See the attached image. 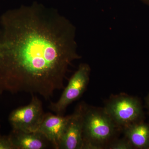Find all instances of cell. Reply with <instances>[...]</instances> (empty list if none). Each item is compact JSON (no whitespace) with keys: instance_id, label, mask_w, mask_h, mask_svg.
I'll return each mask as SVG.
<instances>
[{"instance_id":"obj_14","label":"cell","mask_w":149,"mask_h":149,"mask_svg":"<svg viewBox=\"0 0 149 149\" xmlns=\"http://www.w3.org/2000/svg\"><path fill=\"white\" fill-rule=\"evenodd\" d=\"M148 149H149V146L148 148Z\"/></svg>"},{"instance_id":"obj_11","label":"cell","mask_w":149,"mask_h":149,"mask_svg":"<svg viewBox=\"0 0 149 149\" xmlns=\"http://www.w3.org/2000/svg\"><path fill=\"white\" fill-rule=\"evenodd\" d=\"M0 149H15L9 136L0 134Z\"/></svg>"},{"instance_id":"obj_3","label":"cell","mask_w":149,"mask_h":149,"mask_svg":"<svg viewBox=\"0 0 149 149\" xmlns=\"http://www.w3.org/2000/svg\"><path fill=\"white\" fill-rule=\"evenodd\" d=\"M118 128H123L141 121L143 111L139 99L121 95L107 102L103 109Z\"/></svg>"},{"instance_id":"obj_2","label":"cell","mask_w":149,"mask_h":149,"mask_svg":"<svg viewBox=\"0 0 149 149\" xmlns=\"http://www.w3.org/2000/svg\"><path fill=\"white\" fill-rule=\"evenodd\" d=\"M118 129L103 109L87 107L84 115L82 149H101Z\"/></svg>"},{"instance_id":"obj_9","label":"cell","mask_w":149,"mask_h":149,"mask_svg":"<svg viewBox=\"0 0 149 149\" xmlns=\"http://www.w3.org/2000/svg\"><path fill=\"white\" fill-rule=\"evenodd\" d=\"M125 137L133 148L148 149L149 146V125L139 121L123 128Z\"/></svg>"},{"instance_id":"obj_1","label":"cell","mask_w":149,"mask_h":149,"mask_svg":"<svg viewBox=\"0 0 149 149\" xmlns=\"http://www.w3.org/2000/svg\"><path fill=\"white\" fill-rule=\"evenodd\" d=\"M75 28L56 10L33 3L0 16V95H39L64 88L77 52Z\"/></svg>"},{"instance_id":"obj_8","label":"cell","mask_w":149,"mask_h":149,"mask_svg":"<svg viewBox=\"0 0 149 149\" xmlns=\"http://www.w3.org/2000/svg\"><path fill=\"white\" fill-rule=\"evenodd\" d=\"M8 136L15 149H45L52 146L44 135L37 131L26 132L12 129Z\"/></svg>"},{"instance_id":"obj_15","label":"cell","mask_w":149,"mask_h":149,"mask_svg":"<svg viewBox=\"0 0 149 149\" xmlns=\"http://www.w3.org/2000/svg\"><path fill=\"white\" fill-rule=\"evenodd\" d=\"M0 128H1V125H0Z\"/></svg>"},{"instance_id":"obj_5","label":"cell","mask_w":149,"mask_h":149,"mask_svg":"<svg viewBox=\"0 0 149 149\" xmlns=\"http://www.w3.org/2000/svg\"><path fill=\"white\" fill-rule=\"evenodd\" d=\"M45 114L42 102L33 95L28 104L17 108L10 113L8 121L13 130L34 132L37 131Z\"/></svg>"},{"instance_id":"obj_6","label":"cell","mask_w":149,"mask_h":149,"mask_svg":"<svg viewBox=\"0 0 149 149\" xmlns=\"http://www.w3.org/2000/svg\"><path fill=\"white\" fill-rule=\"evenodd\" d=\"M87 108L85 104L81 103L70 115L58 149H82L84 115Z\"/></svg>"},{"instance_id":"obj_12","label":"cell","mask_w":149,"mask_h":149,"mask_svg":"<svg viewBox=\"0 0 149 149\" xmlns=\"http://www.w3.org/2000/svg\"><path fill=\"white\" fill-rule=\"evenodd\" d=\"M146 102L147 106L149 110V94L146 98Z\"/></svg>"},{"instance_id":"obj_13","label":"cell","mask_w":149,"mask_h":149,"mask_svg":"<svg viewBox=\"0 0 149 149\" xmlns=\"http://www.w3.org/2000/svg\"><path fill=\"white\" fill-rule=\"evenodd\" d=\"M142 2L146 4L147 5L149 6V0H140Z\"/></svg>"},{"instance_id":"obj_10","label":"cell","mask_w":149,"mask_h":149,"mask_svg":"<svg viewBox=\"0 0 149 149\" xmlns=\"http://www.w3.org/2000/svg\"><path fill=\"white\" fill-rule=\"evenodd\" d=\"M110 149H131L133 148L132 145L126 138L112 142L109 145Z\"/></svg>"},{"instance_id":"obj_4","label":"cell","mask_w":149,"mask_h":149,"mask_svg":"<svg viewBox=\"0 0 149 149\" xmlns=\"http://www.w3.org/2000/svg\"><path fill=\"white\" fill-rule=\"evenodd\" d=\"M91 69L87 63H81L70 77L58 100L51 102L49 108L56 114L62 115L68 107L79 99L86 91L90 81Z\"/></svg>"},{"instance_id":"obj_7","label":"cell","mask_w":149,"mask_h":149,"mask_svg":"<svg viewBox=\"0 0 149 149\" xmlns=\"http://www.w3.org/2000/svg\"><path fill=\"white\" fill-rule=\"evenodd\" d=\"M70 115L45 113L37 131L44 135L55 149L59 146L69 120Z\"/></svg>"}]
</instances>
